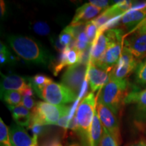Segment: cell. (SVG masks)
I'll use <instances>...</instances> for the list:
<instances>
[{"mask_svg":"<svg viewBox=\"0 0 146 146\" xmlns=\"http://www.w3.org/2000/svg\"><path fill=\"white\" fill-rule=\"evenodd\" d=\"M8 41L16 54L30 64L47 66L55 60L48 50L29 36L10 35Z\"/></svg>","mask_w":146,"mask_h":146,"instance_id":"cell-1","label":"cell"},{"mask_svg":"<svg viewBox=\"0 0 146 146\" xmlns=\"http://www.w3.org/2000/svg\"><path fill=\"white\" fill-rule=\"evenodd\" d=\"M127 86L126 79H117L110 76L109 81L100 91L98 101L108 108L115 115H117L127 95Z\"/></svg>","mask_w":146,"mask_h":146,"instance_id":"cell-2","label":"cell"},{"mask_svg":"<svg viewBox=\"0 0 146 146\" xmlns=\"http://www.w3.org/2000/svg\"><path fill=\"white\" fill-rule=\"evenodd\" d=\"M108 38L107 50L96 65L104 70L112 72L121 56L123 49L125 36L119 29H112L105 31Z\"/></svg>","mask_w":146,"mask_h":146,"instance_id":"cell-3","label":"cell"},{"mask_svg":"<svg viewBox=\"0 0 146 146\" xmlns=\"http://www.w3.org/2000/svg\"><path fill=\"white\" fill-rule=\"evenodd\" d=\"M97 100L94 92H91L81 102L75 116L78 125V134L85 142L89 141V132L96 109Z\"/></svg>","mask_w":146,"mask_h":146,"instance_id":"cell-4","label":"cell"},{"mask_svg":"<svg viewBox=\"0 0 146 146\" xmlns=\"http://www.w3.org/2000/svg\"><path fill=\"white\" fill-rule=\"evenodd\" d=\"M45 102L56 106L65 104L76 101L78 96L62 84L52 82L40 89L34 91Z\"/></svg>","mask_w":146,"mask_h":146,"instance_id":"cell-5","label":"cell"},{"mask_svg":"<svg viewBox=\"0 0 146 146\" xmlns=\"http://www.w3.org/2000/svg\"><path fill=\"white\" fill-rule=\"evenodd\" d=\"M70 107L56 106L45 102H38L32 113L35 114L45 125H56L60 118L69 114Z\"/></svg>","mask_w":146,"mask_h":146,"instance_id":"cell-6","label":"cell"},{"mask_svg":"<svg viewBox=\"0 0 146 146\" xmlns=\"http://www.w3.org/2000/svg\"><path fill=\"white\" fill-rule=\"evenodd\" d=\"M124 104L132 106L135 123L140 126L146 125V88L139 89L137 87H135L126 96Z\"/></svg>","mask_w":146,"mask_h":146,"instance_id":"cell-7","label":"cell"},{"mask_svg":"<svg viewBox=\"0 0 146 146\" xmlns=\"http://www.w3.org/2000/svg\"><path fill=\"white\" fill-rule=\"evenodd\" d=\"M88 67L89 66L79 62L68 67L62 76V84L76 96H79L84 82L86 79Z\"/></svg>","mask_w":146,"mask_h":146,"instance_id":"cell-8","label":"cell"},{"mask_svg":"<svg viewBox=\"0 0 146 146\" xmlns=\"http://www.w3.org/2000/svg\"><path fill=\"white\" fill-rule=\"evenodd\" d=\"M138 64V61L130 51L124 46L120 59L113 68L110 76L117 79H126L127 76L135 70Z\"/></svg>","mask_w":146,"mask_h":146,"instance_id":"cell-9","label":"cell"},{"mask_svg":"<svg viewBox=\"0 0 146 146\" xmlns=\"http://www.w3.org/2000/svg\"><path fill=\"white\" fill-rule=\"evenodd\" d=\"M96 108L103 127L105 128L120 144V127L116 115H115L107 106L98 102V100Z\"/></svg>","mask_w":146,"mask_h":146,"instance_id":"cell-10","label":"cell"},{"mask_svg":"<svg viewBox=\"0 0 146 146\" xmlns=\"http://www.w3.org/2000/svg\"><path fill=\"white\" fill-rule=\"evenodd\" d=\"M124 46L139 61L146 56V33H133L125 36Z\"/></svg>","mask_w":146,"mask_h":146,"instance_id":"cell-11","label":"cell"},{"mask_svg":"<svg viewBox=\"0 0 146 146\" xmlns=\"http://www.w3.org/2000/svg\"><path fill=\"white\" fill-rule=\"evenodd\" d=\"M145 18H146V1L133 5L122 16L121 23L130 32Z\"/></svg>","mask_w":146,"mask_h":146,"instance_id":"cell-12","label":"cell"},{"mask_svg":"<svg viewBox=\"0 0 146 146\" xmlns=\"http://www.w3.org/2000/svg\"><path fill=\"white\" fill-rule=\"evenodd\" d=\"M111 72L104 70L96 65L89 63L87 78L92 92L100 90L109 81Z\"/></svg>","mask_w":146,"mask_h":146,"instance_id":"cell-13","label":"cell"},{"mask_svg":"<svg viewBox=\"0 0 146 146\" xmlns=\"http://www.w3.org/2000/svg\"><path fill=\"white\" fill-rule=\"evenodd\" d=\"M102 10V9L94 6L90 3H85L76 10L75 14L70 25L86 24L94 20L93 18H96L97 16H99V14Z\"/></svg>","mask_w":146,"mask_h":146,"instance_id":"cell-14","label":"cell"},{"mask_svg":"<svg viewBox=\"0 0 146 146\" xmlns=\"http://www.w3.org/2000/svg\"><path fill=\"white\" fill-rule=\"evenodd\" d=\"M1 94L6 91H17L21 94L25 89L30 87L24 77L16 74L4 75L1 74Z\"/></svg>","mask_w":146,"mask_h":146,"instance_id":"cell-15","label":"cell"},{"mask_svg":"<svg viewBox=\"0 0 146 146\" xmlns=\"http://www.w3.org/2000/svg\"><path fill=\"white\" fill-rule=\"evenodd\" d=\"M108 41V38L105 31H98L96 39L91 47L90 60L91 64H96L102 57L107 50Z\"/></svg>","mask_w":146,"mask_h":146,"instance_id":"cell-16","label":"cell"},{"mask_svg":"<svg viewBox=\"0 0 146 146\" xmlns=\"http://www.w3.org/2000/svg\"><path fill=\"white\" fill-rule=\"evenodd\" d=\"M11 141L14 146H34L33 139L21 126L16 124L12 125L9 129Z\"/></svg>","mask_w":146,"mask_h":146,"instance_id":"cell-17","label":"cell"},{"mask_svg":"<svg viewBox=\"0 0 146 146\" xmlns=\"http://www.w3.org/2000/svg\"><path fill=\"white\" fill-rule=\"evenodd\" d=\"M103 134L104 127L96 108L89 132V146H100Z\"/></svg>","mask_w":146,"mask_h":146,"instance_id":"cell-18","label":"cell"},{"mask_svg":"<svg viewBox=\"0 0 146 146\" xmlns=\"http://www.w3.org/2000/svg\"><path fill=\"white\" fill-rule=\"evenodd\" d=\"M8 108L12 112V117L16 125L23 127H29L32 118V113L30 112L29 110L21 105Z\"/></svg>","mask_w":146,"mask_h":146,"instance_id":"cell-19","label":"cell"},{"mask_svg":"<svg viewBox=\"0 0 146 146\" xmlns=\"http://www.w3.org/2000/svg\"><path fill=\"white\" fill-rule=\"evenodd\" d=\"M1 98L9 107H15L21 105L23 95L17 91H6L1 94Z\"/></svg>","mask_w":146,"mask_h":146,"instance_id":"cell-20","label":"cell"},{"mask_svg":"<svg viewBox=\"0 0 146 146\" xmlns=\"http://www.w3.org/2000/svg\"><path fill=\"white\" fill-rule=\"evenodd\" d=\"M135 81L139 87H146V56L139 62L135 70Z\"/></svg>","mask_w":146,"mask_h":146,"instance_id":"cell-21","label":"cell"},{"mask_svg":"<svg viewBox=\"0 0 146 146\" xmlns=\"http://www.w3.org/2000/svg\"><path fill=\"white\" fill-rule=\"evenodd\" d=\"M27 80L29 81V85H31L34 91L40 89L45 85L54 82L51 78L41 74H36L33 77L27 78Z\"/></svg>","mask_w":146,"mask_h":146,"instance_id":"cell-22","label":"cell"},{"mask_svg":"<svg viewBox=\"0 0 146 146\" xmlns=\"http://www.w3.org/2000/svg\"><path fill=\"white\" fill-rule=\"evenodd\" d=\"M0 145L1 146H14L11 141L9 129L0 118Z\"/></svg>","mask_w":146,"mask_h":146,"instance_id":"cell-23","label":"cell"},{"mask_svg":"<svg viewBox=\"0 0 146 146\" xmlns=\"http://www.w3.org/2000/svg\"><path fill=\"white\" fill-rule=\"evenodd\" d=\"M98 31V27L95 23L94 20L87 23L86 27H85V33L88 37L89 42L91 44H93L95 39H96Z\"/></svg>","mask_w":146,"mask_h":146,"instance_id":"cell-24","label":"cell"},{"mask_svg":"<svg viewBox=\"0 0 146 146\" xmlns=\"http://www.w3.org/2000/svg\"><path fill=\"white\" fill-rule=\"evenodd\" d=\"M58 37H59L61 43L66 47H68L70 44V43L73 40L76 39L74 35H73L70 26L66 27L64 30H62V31L61 32Z\"/></svg>","mask_w":146,"mask_h":146,"instance_id":"cell-25","label":"cell"},{"mask_svg":"<svg viewBox=\"0 0 146 146\" xmlns=\"http://www.w3.org/2000/svg\"><path fill=\"white\" fill-rule=\"evenodd\" d=\"M33 29L34 32L41 36H47L50 34V28L46 23L39 21L33 25Z\"/></svg>","mask_w":146,"mask_h":146,"instance_id":"cell-26","label":"cell"},{"mask_svg":"<svg viewBox=\"0 0 146 146\" xmlns=\"http://www.w3.org/2000/svg\"><path fill=\"white\" fill-rule=\"evenodd\" d=\"M100 146H119L116 139L104 128V134Z\"/></svg>","mask_w":146,"mask_h":146,"instance_id":"cell-27","label":"cell"},{"mask_svg":"<svg viewBox=\"0 0 146 146\" xmlns=\"http://www.w3.org/2000/svg\"><path fill=\"white\" fill-rule=\"evenodd\" d=\"M0 64L1 65H3L5 64L8 63L12 56H10V52L6 46L1 42V47H0Z\"/></svg>","mask_w":146,"mask_h":146,"instance_id":"cell-28","label":"cell"},{"mask_svg":"<svg viewBox=\"0 0 146 146\" xmlns=\"http://www.w3.org/2000/svg\"><path fill=\"white\" fill-rule=\"evenodd\" d=\"M35 102L33 98V96H23V100H22L21 106L25 107L29 110H31L32 112L34 110L36 107Z\"/></svg>","mask_w":146,"mask_h":146,"instance_id":"cell-29","label":"cell"},{"mask_svg":"<svg viewBox=\"0 0 146 146\" xmlns=\"http://www.w3.org/2000/svg\"><path fill=\"white\" fill-rule=\"evenodd\" d=\"M50 40L51 43H52V45H53V47L59 52L63 53L66 50L67 47L65 46L64 45L61 43L59 37H57V36H51L50 38Z\"/></svg>","mask_w":146,"mask_h":146,"instance_id":"cell-30","label":"cell"},{"mask_svg":"<svg viewBox=\"0 0 146 146\" xmlns=\"http://www.w3.org/2000/svg\"><path fill=\"white\" fill-rule=\"evenodd\" d=\"M133 33H146V18L143 20L141 23H140L135 28L133 29L132 31L129 32L125 35H128Z\"/></svg>","mask_w":146,"mask_h":146,"instance_id":"cell-31","label":"cell"},{"mask_svg":"<svg viewBox=\"0 0 146 146\" xmlns=\"http://www.w3.org/2000/svg\"><path fill=\"white\" fill-rule=\"evenodd\" d=\"M110 1H105V0H103V1H100V0H90L89 3L94 5V6H96L98 8L102 9V10H106L107 8H109L110 3Z\"/></svg>","mask_w":146,"mask_h":146,"instance_id":"cell-32","label":"cell"},{"mask_svg":"<svg viewBox=\"0 0 146 146\" xmlns=\"http://www.w3.org/2000/svg\"><path fill=\"white\" fill-rule=\"evenodd\" d=\"M69 123H70V119H69L68 115H66V116H64V117L60 118V119L58 120V122L57 123V124H56V125L64 128L65 130H67V129H68Z\"/></svg>","mask_w":146,"mask_h":146,"instance_id":"cell-33","label":"cell"},{"mask_svg":"<svg viewBox=\"0 0 146 146\" xmlns=\"http://www.w3.org/2000/svg\"><path fill=\"white\" fill-rule=\"evenodd\" d=\"M68 129H71V130L74 131V132H76L78 133V125L77 119H76V117L74 114V116L71 118L70 120V123H69V126Z\"/></svg>","mask_w":146,"mask_h":146,"instance_id":"cell-34","label":"cell"},{"mask_svg":"<svg viewBox=\"0 0 146 146\" xmlns=\"http://www.w3.org/2000/svg\"><path fill=\"white\" fill-rule=\"evenodd\" d=\"M76 40H77V41H79L85 42V43H89L88 37H87L86 33H85V31L81 33L78 35Z\"/></svg>","mask_w":146,"mask_h":146,"instance_id":"cell-35","label":"cell"},{"mask_svg":"<svg viewBox=\"0 0 146 146\" xmlns=\"http://www.w3.org/2000/svg\"><path fill=\"white\" fill-rule=\"evenodd\" d=\"M46 146H63L58 139H54L47 143Z\"/></svg>","mask_w":146,"mask_h":146,"instance_id":"cell-36","label":"cell"},{"mask_svg":"<svg viewBox=\"0 0 146 146\" xmlns=\"http://www.w3.org/2000/svg\"><path fill=\"white\" fill-rule=\"evenodd\" d=\"M129 146H146V141H145V140H139V141L134 142Z\"/></svg>","mask_w":146,"mask_h":146,"instance_id":"cell-37","label":"cell"},{"mask_svg":"<svg viewBox=\"0 0 146 146\" xmlns=\"http://www.w3.org/2000/svg\"><path fill=\"white\" fill-rule=\"evenodd\" d=\"M5 12V5L4 1H1V17L2 18L4 16Z\"/></svg>","mask_w":146,"mask_h":146,"instance_id":"cell-38","label":"cell"},{"mask_svg":"<svg viewBox=\"0 0 146 146\" xmlns=\"http://www.w3.org/2000/svg\"><path fill=\"white\" fill-rule=\"evenodd\" d=\"M67 146H82L81 144L79 143H78V142H76V141H73V142H70V143H69Z\"/></svg>","mask_w":146,"mask_h":146,"instance_id":"cell-39","label":"cell"}]
</instances>
